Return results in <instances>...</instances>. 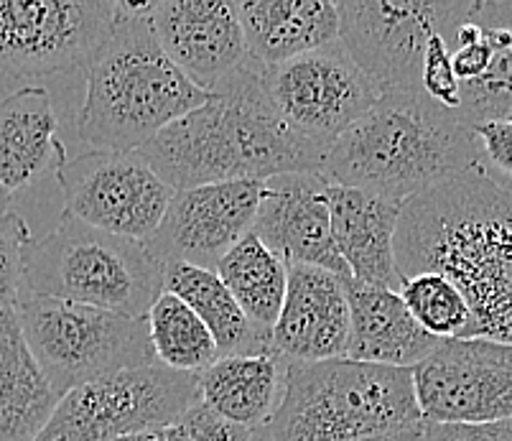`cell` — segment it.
I'll return each mask as SVG.
<instances>
[{"mask_svg": "<svg viewBox=\"0 0 512 441\" xmlns=\"http://www.w3.org/2000/svg\"><path fill=\"white\" fill-rule=\"evenodd\" d=\"M166 266L146 243L62 215L26 253V291L148 319L166 291Z\"/></svg>", "mask_w": 512, "mask_h": 441, "instance_id": "obj_6", "label": "cell"}, {"mask_svg": "<svg viewBox=\"0 0 512 441\" xmlns=\"http://www.w3.org/2000/svg\"><path fill=\"white\" fill-rule=\"evenodd\" d=\"M265 181H222L176 192L148 248L164 266L217 271L248 238L263 204Z\"/></svg>", "mask_w": 512, "mask_h": 441, "instance_id": "obj_14", "label": "cell"}, {"mask_svg": "<svg viewBox=\"0 0 512 441\" xmlns=\"http://www.w3.org/2000/svg\"><path fill=\"white\" fill-rule=\"evenodd\" d=\"M59 401L26 342L18 311H0V441H34Z\"/></svg>", "mask_w": 512, "mask_h": 441, "instance_id": "obj_24", "label": "cell"}, {"mask_svg": "<svg viewBox=\"0 0 512 441\" xmlns=\"http://www.w3.org/2000/svg\"><path fill=\"white\" fill-rule=\"evenodd\" d=\"M395 255L403 278L439 273L462 291L464 340L512 345V187L487 166L408 199Z\"/></svg>", "mask_w": 512, "mask_h": 441, "instance_id": "obj_1", "label": "cell"}, {"mask_svg": "<svg viewBox=\"0 0 512 441\" xmlns=\"http://www.w3.org/2000/svg\"><path fill=\"white\" fill-rule=\"evenodd\" d=\"M400 296L426 332L439 340H464L472 324L467 299L449 278L439 273H416L403 278Z\"/></svg>", "mask_w": 512, "mask_h": 441, "instance_id": "obj_28", "label": "cell"}, {"mask_svg": "<svg viewBox=\"0 0 512 441\" xmlns=\"http://www.w3.org/2000/svg\"><path fill=\"white\" fill-rule=\"evenodd\" d=\"M462 90L456 120L477 128L512 115V0H469L449 36Z\"/></svg>", "mask_w": 512, "mask_h": 441, "instance_id": "obj_15", "label": "cell"}, {"mask_svg": "<svg viewBox=\"0 0 512 441\" xmlns=\"http://www.w3.org/2000/svg\"><path fill=\"white\" fill-rule=\"evenodd\" d=\"M421 424L413 370L349 357L288 362L281 406L255 441H362Z\"/></svg>", "mask_w": 512, "mask_h": 441, "instance_id": "obj_5", "label": "cell"}, {"mask_svg": "<svg viewBox=\"0 0 512 441\" xmlns=\"http://www.w3.org/2000/svg\"><path fill=\"white\" fill-rule=\"evenodd\" d=\"M153 31L166 57L204 92L250 59L235 6L225 0H161Z\"/></svg>", "mask_w": 512, "mask_h": 441, "instance_id": "obj_17", "label": "cell"}, {"mask_svg": "<svg viewBox=\"0 0 512 441\" xmlns=\"http://www.w3.org/2000/svg\"><path fill=\"white\" fill-rule=\"evenodd\" d=\"M406 202L357 187L329 184L332 232L349 278L367 289H403L395 255L400 215Z\"/></svg>", "mask_w": 512, "mask_h": 441, "instance_id": "obj_19", "label": "cell"}, {"mask_svg": "<svg viewBox=\"0 0 512 441\" xmlns=\"http://www.w3.org/2000/svg\"><path fill=\"white\" fill-rule=\"evenodd\" d=\"M288 266L281 255L273 253L260 238L250 232L248 238L227 253L217 273L235 296L250 322L263 332L278 324L288 291Z\"/></svg>", "mask_w": 512, "mask_h": 441, "instance_id": "obj_26", "label": "cell"}, {"mask_svg": "<svg viewBox=\"0 0 512 441\" xmlns=\"http://www.w3.org/2000/svg\"><path fill=\"white\" fill-rule=\"evenodd\" d=\"M161 441H164V431H161Z\"/></svg>", "mask_w": 512, "mask_h": 441, "instance_id": "obj_39", "label": "cell"}, {"mask_svg": "<svg viewBox=\"0 0 512 441\" xmlns=\"http://www.w3.org/2000/svg\"><path fill=\"white\" fill-rule=\"evenodd\" d=\"M421 92L431 102H436L439 108L449 110L456 115L459 105H462V92H459V82H456L454 64H451V49L444 34H436L428 44L426 59H423L421 69Z\"/></svg>", "mask_w": 512, "mask_h": 441, "instance_id": "obj_30", "label": "cell"}, {"mask_svg": "<svg viewBox=\"0 0 512 441\" xmlns=\"http://www.w3.org/2000/svg\"><path fill=\"white\" fill-rule=\"evenodd\" d=\"M164 441H176V439H171V436H166V431H164Z\"/></svg>", "mask_w": 512, "mask_h": 441, "instance_id": "obj_37", "label": "cell"}, {"mask_svg": "<svg viewBox=\"0 0 512 441\" xmlns=\"http://www.w3.org/2000/svg\"><path fill=\"white\" fill-rule=\"evenodd\" d=\"M484 164L472 128L423 92H388L332 146V184L408 202Z\"/></svg>", "mask_w": 512, "mask_h": 441, "instance_id": "obj_4", "label": "cell"}, {"mask_svg": "<svg viewBox=\"0 0 512 441\" xmlns=\"http://www.w3.org/2000/svg\"><path fill=\"white\" fill-rule=\"evenodd\" d=\"M138 153L174 192L301 171L321 174L329 156L283 120L255 59L217 82L202 108L171 123Z\"/></svg>", "mask_w": 512, "mask_h": 441, "instance_id": "obj_2", "label": "cell"}, {"mask_svg": "<svg viewBox=\"0 0 512 441\" xmlns=\"http://www.w3.org/2000/svg\"><path fill=\"white\" fill-rule=\"evenodd\" d=\"M156 3H115L113 31L87 69L77 136L92 151L136 153L192 110L209 92L194 85L158 44Z\"/></svg>", "mask_w": 512, "mask_h": 441, "instance_id": "obj_3", "label": "cell"}, {"mask_svg": "<svg viewBox=\"0 0 512 441\" xmlns=\"http://www.w3.org/2000/svg\"><path fill=\"white\" fill-rule=\"evenodd\" d=\"M36 362L59 396L110 375L153 365L148 319L26 294L16 306Z\"/></svg>", "mask_w": 512, "mask_h": 441, "instance_id": "obj_7", "label": "cell"}, {"mask_svg": "<svg viewBox=\"0 0 512 441\" xmlns=\"http://www.w3.org/2000/svg\"><path fill=\"white\" fill-rule=\"evenodd\" d=\"M202 403L199 375L161 362L82 385L59 401L34 441H113L166 431Z\"/></svg>", "mask_w": 512, "mask_h": 441, "instance_id": "obj_8", "label": "cell"}, {"mask_svg": "<svg viewBox=\"0 0 512 441\" xmlns=\"http://www.w3.org/2000/svg\"><path fill=\"white\" fill-rule=\"evenodd\" d=\"M166 436L176 441H255V431L230 424L204 403L186 411L171 429H166Z\"/></svg>", "mask_w": 512, "mask_h": 441, "instance_id": "obj_31", "label": "cell"}, {"mask_svg": "<svg viewBox=\"0 0 512 441\" xmlns=\"http://www.w3.org/2000/svg\"><path fill=\"white\" fill-rule=\"evenodd\" d=\"M426 424H492L512 419V345L444 340L413 368Z\"/></svg>", "mask_w": 512, "mask_h": 441, "instance_id": "obj_13", "label": "cell"}, {"mask_svg": "<svg viewBox=\"0 0 512 441\" xmlns=\"http://www.w3.org/2000/svg\"><path fill=\"white\" fill-rule=\"evenodd\" d=\"M349 309V360L413 370L444 342L418 324L400 291L367 289L349 281Z\"/></svg>", "mask_w": 512, "mask_h": 441, "instance_id": "obj_21", "label": "cell"}, {"mask_svg": "<svg viewBox=\"0 0 512 441\" xmlns=\"http://www.w3.org/2000/svg\"><path fill=\"white\" fill-rule=\"evenodd\" d=\"M263 85L293 131L327 151L383 97L342 41L276 67L263 64Z\"/></svg>", "mask_w": 512, "mask_h": 441, "instance_id": "obj_10", "label": "cell"}, {"mask_svg": "<svg viewBox=\"0 0 512 441\" xmlns=\"http://www.w3.org/2000/svg\"><path fill=\"white\" fill-rule=\"evenodd\" d=\"M349 332V278L327 268L291 266L273 350L291 362L339 360L347 357Z\"/></svg>", "mask_w": 512, "mask_h": 441, "instance_id": "obj_18", "label": "cell"}, {"mask_svg": "<svg viewBox=\"0 0 512 441\" xmlns=\"http://www.w3.org/2000/svg\"><path fill=\"white\" fill-rule=\"evenodd\" d=\"M115 23L110 0H0V74L90 69Z\"/></svg>", "mask_w": 512, "mask_h": 441, "instance_id": "obj_9", "label": "cell"}, {"mask_svg": "<svg viewBox=\"0 0 512 441\" xmlns=\"http://www.w3.org/2000/svg\"><path fill=\"white\" fill-rule=\"evenodd\" d=\"M362 441H428V436H426V421H423L421 426H413V429L395 431V434L372 436V439H362Z\"/></svg>", "mask_w": 512, "mask_h": 441, "instance_id": "obj_34", "label": "cell"}, {"mask_svg": "<svg viewBox=\"0 0 512 441\" xmlns=\"http://www.w3.org/2000/svg\"><path fill=\"white\" fill-rule=\"evenodd\" d=\"M148 329H151L156 360L166 368L202 375L214 362L222 360L220 347L207 324L199 319L192 306L169 291H164L161 299L153 304L148 314Z\"/></svg>", "mask_w": 512, "mask_h": 441, "instance_id": "obj_27", "label": "cell"}, {"mask_svg": "<svg viewBox=\"0 0 512 441\" xmlns=\"http://www.w3.org/2000/svg\"><path fill=\"white\" fill-rule=\"evenodd\" d=\"M342 44L388 92H421V69L441 31L446 3L436 0H339Z\"/></svg>", "mask_w": 512, "mask_h": 441, "instance_id": "obj_12", "label": "cell"}, {"mask_svg": "<svg viewBox=\"0 0 512 441\" xmlns=\"http://www.w3.org/2000/svg\"><path fill=\"white\" fill-rule=\"evenodd\" d=\"M34 243L18 212L0 215V311L16 309L26 291V253Z\"/></svg>", "mask_w": 512, "mask_h": 441, "instance_id": "obj_29", "label": "cell"}, {"mask_svg": "<svg viewBox=\"0 0 512 441\" xmlns=\"http://www.w3.org/2000/svg\"><path fill=\"white\" fill-rule=\"evenodd\" d=\"M479 146L484 153L487 169L497 171L502 179L512 181V123L507 120H490L474 128Z\"/></svg>", "mask_w": 512, "mask_h": 441, "instance_id": "obj_32", "label": "cell"}, {"mask_svg": "<svg viewBox=\"0 0 512 441\" xmlns=\"http://www.w3.org/2000/svg\"><path fill=\"white\" fill-rule=\"evenodd\" d=\"M248 54L265 67L291 62L342 39L332 0H237L232 3Z\"/></svg>", "mask_w": 512, "mask_h": 441, "instance_id": "obj_20", "label": "cell"}, {"mask_svg": "<svg viewBox=\"0 0 512 441\" xmlns=\"http://www.w3.org/2000/svg\"><path fill=\"white\" fill-rule=\"evenodd\" d=\"M57 179L64 215L141 243L156 235L176 194L138 151H87L67 161Z\"/></svg>", "mask_w": 512, "mask_h": 441, "instance_id": "obj_11", "label": "cell"}, {"mask_svg": "<svg viewBox=\"0 0 512 441\" xmlns=\"http://www.w3.org/2000/svg\"><path fill=\"white\" fill-rule=\"evenodd\" d=\"M13 204V192H8L3 184H0V215H6V212H13L11 210Z\"/></svg>", "mask_w": 512, "mask_h": 441, "instance_id": "obj_35", "label": "cell"}, {"mask_svg": "<svg viewBox=\"0 0 512 441\" xmlns=\"http://www.w3.org/2000/svg\"><path fill=\"white\" fill-rule=\"evenodd\" d=\"M64 164L67 148L49 92L21 87L0 100V184L18 192L41 176L59 174Z\"/></svg>", "mask_w": 512, "mask_h": 441, "instance_id": "obj_22", "label": "cell"}, {"mask_svg": "<svg viewBox=\"0 0 512 441\" xmlns=\"http://www.w3.org/2000/svg\"><path fill=\"white\" fill-rule=\"evenodd\" d=\"M428 441H512V419L492 424H426Z\"/></svg>", "mask_w": 512, "mask_h": 441, "instance_id": "obj_33", "label": "cell"}, {"mask_svg": "<svg viewBox=\"0 0 512 441\" xmlns=\"http://www.w3.org/2000/svg\"><path fill=\"white\" fill-rule=\"evenodd\" d=\"M113 441H161V431H156V434H136V436H123V439H113Z\"/></svg>", "mask_w": 512, "mask_h": 441, "instance_id": "obj_36", "label": "cell"}, {"mask_svg": "<svg viewBox=\"0 0 512 441\" xmlns=\"http://www.w3.org/2000/svg\"><path fill=\"white\" fill-rule=\"evenodd\" d=\"M288 362L276 350L222 357L199 375L202 403L230 424L250 431L263 429L286 393Z\"/></svg>", "mask_w": 512, "mask_h": 441, "instance_id": "obj_23", "label": "cell"}, {"mask_svg": "<svg viewBox=\"0 0 512 441\" xmlns=\"http://www.w3.org/2000/svg\"><path fill=\"white\" fill-rule=\"evenodd\" d=\"M507 123H512V115H510V118H507Z\"/></svg>", "mask_w": 512, "mask_h": 441, "instance_id": "obj_38", "label": "cell"}, {"mask_svg": "<svg viewBox=\"0 0 512 441\" xmlns=\"http://www.w3.org/2000/svg\"><path fill=\"white\" fill-rule=\"evenodd\" d=\"M164 283L169 294L179 296L184 304L197 311L199 319L217 340L222 357L260 355L273 350V334L250 322L217 271L174 263L166 266Z\"/></svg>", "mask_w": 512, "mask_h": 441, "instance_id": "obj_25", "label": "cell"}, {"mask_svg": "<svg viewBox=\"0 0 512 441\" xmlns=\"http://www.w3.org/2000/svg\"><path fill=\"white\" fill-rule=\"evenodd\" d=\"M329 184L332 181L319 171L281 174L265 181L253 235L288 266L327 268L349 278V268L334 243Z\"/></svg>", "mask_w": 512, "mask_h": 441, "instance_id": "obj_16", "label": "cell"}]
</instances>
